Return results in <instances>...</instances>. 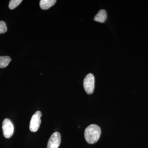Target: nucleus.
<instances>
[{
	"mask_svg": "<svg viewBox=\"0 0 148 148\" xmlns=\"http://www.w3.org/2000/svg\"><path fill=\"white\" fill-rule=\"evenodd\" d=\"M101 133V129L99 126L95 124L90 125L85 130V139L89 144H94L99 140Z\"/></svg>",
	"mask_w": 148,
	"mask_h": 148,
	"instance_id": "nucleus-1",
	"label": "nucleus"
},
{
	"mask_svg": "<svg viewBox=\"0 0 148 148\" xmlns=\"http://www.w3.org/2000/svg\"><path fill=\"white\" fill-rule=\"evenodd\" d=\"M83 85L86 93L92 94L95 88V77L92 74H88L86 76L84 80Z\"/></svg>",
	"mask_w": 148,
	"mask_h": 148,
	"instance_id": "nucleus-2",
	"label": "nucleus"
},
{
	"mask_svg": "<svg viewBox=\"0 0 148 148\" xmlns=\"http://www.w3.org/2000/svg\"><path fill=\"white\" fill-rule=\"evenodd\" d=\"M41 116L42 113L40 111H37L32 116L29 125V128L32 132H36L39 128L41 122Z\"/></svg>",
	"mask_w": 148,
	"mask_h": 148,
	"instance_id": "nucleus-3",
	"label": "nucleus"
},
{
	"mask_svg": "<svg viewBox=\"0 0 148 148\" xmlns=\"http://www.w3.org/2000/svg\"><path fill=\"white\" fill-rule=\"evenodd\" d=\"M2 129L4 136L6 138H10L14 133V127L13 123L8 119H5L3 121Z\"/></svg>",
	"mask_w": 148,
	"mask_h": 148,
	"instance_id": "nucleus-4",
	"label": "nucleus"
},
{
	"mask_svg": "<svg viewBox=\"0 0 148 148\" xmlns=\"http://www.w3.org/2000/svg\"><path fill=\"white\" fill-rule=\"evenodd\" d=\"M61 142V136L58 132L53 133L49 140L47 148H58Z\"/></svg>",
	"mask_w": 148,
	"mask_h": 148,
	"instance_id": "nucleus-5",
	"label": "nucleus"
},
{
	"mask_svg": "<svg viewBox=\"0 0 148 148\" xmlns=\"http://www.w3.org/2000/svg\"><path fill=\"white\" fill-rule=\"evenodd\" d=\"M55 0H41L40 2V8L44 10L48 9L56 3Z\"/></svg>",
	"mask_w": 148,
	"mask_h": 148,
	"instance_id": "nucleus-6",
	"label": "nucleus"
},
{
	"mask_svg": "<svg viewBox=\"0 0 148 148\" xmlns=\"http://www.w3.org/2000/svg\"><path fill=\"white\" fill-rule=\"evenodd\" d=\"M107 14L105 10H101L98 12L97 14L94 17V20L100 23H103L106 20Z\"/></svg>",
	"mask_w": 148,
	"mask_h": 148,
	"instance_id": "nucleus-7",
	"label": "nucleus"
},
{
	"mask_svg": "<svg viewBox=\"0 0 148 148\" xmlns=\"http://www.w3.org/2000/svg\"><path fill=\"white\" fill-rule=\"evenodd\" d=\"M11 59L9 56H0V68H5L8 66Z\"/></svg>",
	"mask_w": 148,
	"mask_h": 148,
	"instance_id": "nucleus-8",
	"label": "nucleus"
},
{
	"mask_svg": "<svg viewBox=\"0 0 148 148\" xmlns=\"http://www.w3.org/2000/svg\"><path fill=\"white\" fill-rule=\"evenodd\" d=\"M22 1L21 0H11L9 4V8L11 10L14 9Z\"/></svg>",
	"mask_w": 148,
	"mask_h": 148,
	"instance_id": "nucleus-9",
	"label": "nucleus"
},
{
	"mask_svg": "<svg viewBox=\"0 0 148 148\" xmlns=\"http://www.w3.org/2000/svg\"><path fill=\"white\" fill-rule=\"evenodd\" d=\"M7 31L6 24L4 21H0V34H4Z\"/></svg>",
	"mask_w": 148,
	"mask_h": 148,
	"instance_id": "nucleus-10",
	"label": "nucleus"
}]
</instances>
